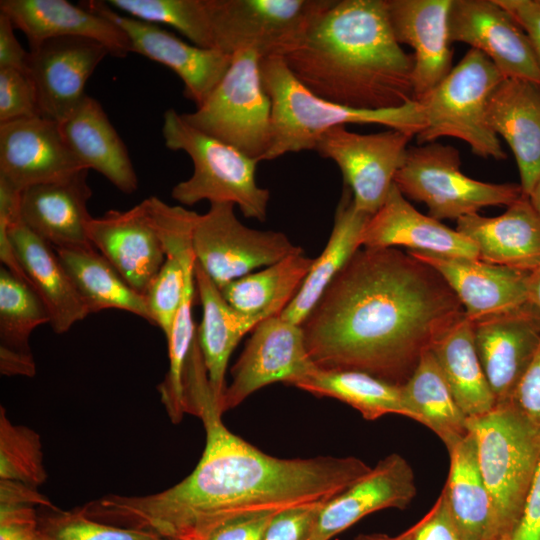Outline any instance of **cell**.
<instances>
[{"mask_svg":"<svg viewBox=\"0 0 540 540\" xmlns=\"http://www.w3.org/2000/svg\"><path fill=\"white\" fill-rule=\"evenodd\" d=\"M81 169L58 122L37 115L0 124V181L15 191Z\"/></svg>","mask_w":540,"mask_h":540,"instance_id":"e0dca14e","label":"cell"},{"mask_svg":"<svg viewBox=\"0 0 540 540\" xmlns=\"http://www.w3.org/2000/svg\"><path fill=\"white\" fill-rule=\"evenodd\" d=\"M184 385L186 410L202 419L206 432L197 466L162 492L98 499L95 512L100 520L180 540L242 516L327 502L371 469L354 456L268 455L226 428L202 361L188 365Z\"/></svg>","mask_w":540,"mask_h":540,"instance_id":"6da1fadb","label":"cell"},{"mask_svg":"<svg viewBox=\"0 0 540 540\" xmlns=\"http://www.w3.org/2000/svg\"><path fill=\"white\" fill-rule=\"evenodd\" d=\"M47 540H168L150 531L120 527L92 519L79 509H53L39 516Z\"/></svg>","mask_w":540,"mask_h":540,"instance_id":"60d3db41","label":"cell"},{"mask_svg":"<svg viewBox=\"0 0 540 540\" xmlns=\"http://www.w3.org/2000/svg\"><path fill=\"white\" fill-rule=\"evenodd\" d=\"M55 251L89 314L119 309L152 324L145 297L134 290L95 248Z\"/></svg>","mask_w":540,"mask_h":540,"instance_id":"d590c367","label":"cell"},{"mask_svg":"<svg viewBox=\"0 0 540 540\" xmlns=\"http://www.w3.org/2000/svg\"><path fill=\"white\" fill-rule=\"evenodd\" d=\"M430 350L455 401L468 419L480 417L496 407V399L477 354L473 321L465 313Z\"/></svg>","mask_w":540,"mask_h":540,"instance_id":"d6a6232c","label":"cell"},{"mask_svg":"<svg viewBox=\"0 0 540 540\" xmlns=\"http://www.w3.org/2000/svg\"><path fill=\"white\" fill-rule=\"evenodd\" d=\"M0 504L35 506L41 505L54 509L52 503L37 491V488L26 484L0 480Z\"/></svg>","mask_w":540,"mask_h":540,"instance_id":"816d5d0a","label":"cell"},{"mask_svg":"<svg viewBox=\"0 0 540 540\" xmlns=\"http://www.w3.org/2000/svg\"><path fill=\"white\" fill-rule=\"evenodd\" d=\"M505 79L481 52L470 48L450 73L417 101L425 118L416 135L419 144L441 137L466 142L481 158L506 159L507 154L487 119L490 97Z\"/></svg>","mask_w":540,"mask_h":540,"instance_id":"52a82bcc","label":"cell"},{"mask_svg":"<svg viewBox=\"0 0 540 540\" xmlns=\"http://www.w3.org/2000/svg\"><path fill=\"white\" fill-rule=\"evenodd\" d=\"M59 126L82 168L97 171L124 193L137 189L138 178L127 148L97 100L86 95Z\"/></svg>","mask_w":540,"mask_h":540,"instance_id":"f1b7e54d","label":"cell"},{"mask_svg":"<svg viewBox=\"0 0 540 540\" xmlns=\"http://www.w3.org/2000/svg\"><path fill=\"white\" fill-rule=\"evenodd\" d=\"M362 246L366 248L407 247L443 256L479 259L475 244L456 229L416 210L392 185L380 209L368 220Z\"/></svg>","mask_w":540,"mask_h":540,"instance_id":"d4e9b609","label":"cell"},{"mask_svg":"<svg viewBox=\"0 0 540 540\" xmlns=\"http://www.w3.org/2000/svg\"><path fill=\"white\" fill-rule=\"evenodd\" d=\"M413 137L396 129L361 134L336 126L319 138L314 150L337 164L357 210L372 216L394 184Z\"/></svg>","mask_w":540,"mask_h":540,"instance_id":"7c38bea8","label":"cell"},{"mask_svg":"<svg viewBox=\"0 0 540 540\" xmlns=\"http://www.w3.org/2000/svg\"><path fill=\"white\" fill-rule=\"evenodd\" d=\"M453 0H386L397 42L413 49V96L417 100L452 70L449 14Z\"/></svg>","mask_w":540,"mask_h":540,"instance_id":"7402d4cb","label":"cell"},{"mask_svg":"<svg viewBox=\"0 0 540 540\" xmlns=\"http://www.w3.org/2000/svg\"><path fill=\"white\" fill-rule=\"evenodd\" d=\"M487 119L512 150L529 197L540 178V84L505 78L490 97Z\"/></svg>","mask_w":540,"mask_h":540,"instance_id":"83f0119b","label":"cell"},{"mask_svg":"<svg viewBox=\"0 0 540 540\" xmlns=\"http://www.w3.org/2000/svg\"><path fill=\"white\" fill-rule=\"evenodd\" d=\"M260 71L271 100L273 121L272 144L264 160L314 150L319 138L336 126L378 124L414 136L425 127L421 107L415 100L389 109H356L312 93L295 78L282 57L261 58Z\"/></svg>","mask_w":540,"mask_h":540,"instance_id":"277c9868","label":"cell"},{"mask_svg":"<svg viewBox=\"0 0 540 540\" xmlns=\"http://www.w3.org/2000/svg\"><path fill=\"white\" fill-rule=\"evenodd\" d=\"M195 284L203 311L201 324L196 331L197 341L212 394L222 409L228 360L242 337L263 320L230 306L218 286L197 262Z\"/></svg>","mask_w":540,"mask_h":540,"instance_id":"f546056e","label":"cell"},{"mask_svg":"<svg viewBox=\"0 0 540 540\" xmlns=\"http://www.w3.org/2000/svg\"><path fill=\"white\" fill-rule=\"evenodd\" d=\"M334 0H206L214 49L233 55L255 51L260 58L284 57Z\"/></svg>","mask_w":540,"mask_h":540,"instance_id":"30bf717a","label":"cell"},{"mask_svg":"<svg viewBox=\"0 0 540 540\" xmlns=\"http://www.w3.org/2000/svg\"><path fill=\"white\" fill-rule=\"evenodd\" d=\"M401 387L408 418L433 431L447 450L470 433L469 419L455 401L431 350L423 354Z\"/></svg>","mask_w":540,"mask_h":540,"instance_id":"e575fe53","label":"cell"},{"mask_svg":"<svg viewBox=\"0 0 540 540\" xmlns=\"http://www.w3.org/2000/svg\"><path fill=\"white\" fill-rule=\"evenodd\" d=\"M370 217L357 210L351 190L344 186L328 242L314 259L294 298L281 312L282 318L302 324L331 281L362 246V234Z\"/></svg>","mask_w":540,"mask_h":540,"instance_id":"4dcf8cb0","label":"cell"},{"mask_svg":"<svg viewBox=\"0 0 540 540\" xmlns=\"http://www.w3.org/2000/svg\"><path fill=\"white\" fill-rule=\"evenodd\" d=\"M162 135L165 146L184 151L194 167L190 178L172 188L174 200L188 206L202 200L228 202L247 218L266 219L270 192L257 185V159L194 128L173 108L164 113Z\"/></svg>","mask_w":540,"mask_h":540,"instance_id":"5b68a950","label":"cell"},{"mask_svg":"<svg viewBox=\"0 0 540 540\" xmlns=\"http://www.w3.org/2000/svg\"><path fill=\"white\" fill-rule=\"evenodd\" d=\"M192 248L196 262L218 288L254 269L303 252L282 232L243 225L234 213V204L228 202L210 203L205 214H197Z\"/></svg>","mask_w":540,"mask_h":540,"instance_id":"8fae6325","label":"cell"},{"mask_svg":"<svg viewBox=\"0 0 540 540\" xmlns=\"http://www.w3.org/2000/svg\"><path fill=\"white\" fill-rule=\"evenodd\" d=\"M317 367L306 349L300 325L279 315L261 321L231 369L223 412L237 407L260 388L276 382L295 386Z\"/></svg>","mask_w":540,"mask_h":540,"instance_id":"4fadbf2b","label":"cell"},{"mask_svg":"<svg viewBox=\"0 0 540 540\" xmlns=\"http://www.w3.org/2000/svg\"><path fill=\"white\" fill-rule=\"evenodd\" d=\"M42 445L32 429L15 425L0 408V480L37 488L46 481Z\"/></svg>","mask_w":540,"mask_h":540,"instance_id":"ab89813d","label":"cell"},{"mask_svg":"<svg viewBox=\"0 0 540 540\" xmlns=\"http://www.w3.org/2000/svg\"><path fill=\"white\" fill-rule=\"evenodd\" d=\"M459 151L439 142L407 149L394 183L409 199L423 202L436 220L476 214L489 206H509L522 195L520 184L487 183L472 179L460 170Z\"/></svg>","mask_w":540,"mask_h":540,"instance_id":"9c48e42d","label":"cell"},{"mask_svg":"<svg viewBox=\"0 0 540 540\" xmlns=\"http://www.w3.org/2000/svg\"><path fill=\"white\" fill-rule=\"evenodd\" d=\"M526 34L540 67V0H495Z\"/></svg>","mask_w":540,"mask_h":540,"instance_id":"c3c4849f","label":"cell"},{"mask_svg":"<svg viewBox=\"0 0 540 540\" xmlns=\"http://www.w3.org/2000/svg\"><path fill=\"white\" fill-rule=\"evenodd\" d=\"M483 371L496 399L506 404L540 345V315L530 303L473 321Z\"/></svg>","mask_w":540,"mask_h":540,"instance_id":"d6986e66","label":"cell"},{"mask_svg":"<svg viewBox=\"0 0 540 540\" xmlns=\"http://www.w3.org/2000/svg\"><path fill=\"white\" fill-rule=\"evenodd\" d=\"M464 313L428 264L396 248L358 249L300 325L310 359L400 385Z\"/></svg>","mask_w":540,"mask_h":540,"instance_id":"7a4b0ae2","label":"cell"},{"mask_svg":"<svg viewBox=\"0 0 540 540\" xmlns=\"http://www.w3.org/2000/svg\"><path fill=\"white\" fill-rule=\"evenodd\" d=\"M14 29L10 18L0 12V69H25L28 52L17 40Z\"/></svg>","mask_w":540,"mask_h":540,"instance_id":"f907efd6","label":"cell"},{"mask_svg":"<svg viewBox=\"0 0 540 540\" xmlns=\"http://www.w3.org/2000/svg\"><path fill=\"white\" fill-rule=\"evenodd\" d=\"M540 432V345L506 404Z\"/></svg>","mask_w":540,"mask_h":540,"instance_id":"bcb514c9","label":"cell"},{"mask_svg":"<svg viewBox=\"0 0 540 540\" xmlns=\"http://www.w3.org/2000/svg\"><path fill=\"white\" fill-rule=\"evenodd\" d=\"M168 540H173V539H168Z\"/></svg>","mask_w":540,"mask_h":540,"instance_id":"9f6ffc18","label":"cell"},{"mask_svg":"<svg viewBox=\"0 0 540 540\" xmlns=\"http://www.w3.org/2000/svg\"><path fill=\"white\" fill-rule=\"evenodd\" d=\"M353 540H390V536L383 533L359 534Z\"/></svg>","mask_w":540,"mask_h":540,"instance_id":"11a10c76","label":"cell"},{"mask_svg":"<svg viewBox=\"0 0 540 540\" xmlns=\"http://www.w3.org/2000/svg\"><path fill=\"white\" fill-rule=\"evenodd\" d=\"M109 54L101 43L83 37H59L30 48L25 70L37 95L40 116L63 121L82 102L86 83Z\"/></svg>","mask_w":540,"mask_h":540,"instance_id":"9a60e30c","label":"cell"},{"mask_svg":"<svg viewBox=\"0 0 540 540\" xmlns=\"http://www.w3.org/2000/svg\"><path fill=\"white\" fill-rule=\"evenodd\" d=\"M112 9L150 23L178 30L192 44L214 49V37L206 0H107Z\"/></svg>","mask_w":540,"mask_h":540,"instance_id":"f35d334b","label":"cell"},{"mask_svg":"<svg viewBox=\"0 0 540 540\" xmlns=\"http://www.w3.org/2000/svg\"><path fill=\"white\" fill-rule=\"evenodd\" d=\"M313 261L303 252L293 254L219 289L234 309L264 320L281 314L300 289Z\"/></svg>","mask_w":540,"mask_h":540,"instance_id":"8d00e7d4","label":"cell"},{"mask_svg":"<svg viewBox=\"0 0 540 540\" xmlns=\"http://www.w3.org/2000/svg\"><path fill=\"white\" fill-rule=\"evenodd\" d=\"M450 467L443 488L461 540H497L492 502L470 432L448 449Z\"/></svg>","mask_w":540,"mask_h":540,"instance_id":"836d02e7","label":"cell"},{"mask_svg":"<svg viewBox=\"0 0 540 540\" xmlns=\"http://www.w3.org/2000/svg\"><path fill=\"white\" fill-rule=\"evenodd\" d=\"M50 322V315L28 282L5 266L0 268V371L32 377L35 361L29 345L32 331Z\"/></svg>","mask_w":540,"mask_h":540,"instance_id":"1f68e13d","label":"cell"},{"mask_svg":"<svg viewBox=\"0 0 540 540\" xmlns=\"http://www.w3.org/2000/svg\"><path fill=\"white\" fill-rule=\"evenodd\" d=\"M531 204L540 215V178L535 184L531 194L529 195Z\"/></svg>","mask_w":540,"mask_h":540,"instance_id":"db71d44e","label":"cell"},{"mask_svg":"<svg viewBox=\"0 0 540 540\" xmlns=\"http://www.w3.org/2000/svg\"><path fill=\"white\" fill-rule=\"evenodd\" d=\"M295 387L318 397L338 399L358 410L366 420L387 414L408 417L402 387L365 372L317 367Z\"/></svg>","mask_w":540,"mask_h":540,"instance_id":"74e56055","label":"cell"},{"mask_svg":"<svg viewBox=\"0 0 540 540\" xmlns=\"http://www.w3.org/2000/svg\"><path fill=\"white\" fill-rule=\"evenodd\" d=\"M416 494L411 465L400 454H389L323 504L308 540H330L366 515L382 509H406Z\"/></svg>","mask_w":540,"mask_h":540,"instance_id":"44dd1931","label":"cell"},{"mask_svg":"<svg viewBox=\"0 0 540 540\" xmlns=\"http://www.w3.org/2000/svg\"><path fill=\"white\" fill-rule=\"evenodd\" d=\"M83 7L115 23L127 36L131 52L171 69L184 84V95L201 106L227 72L232 55L189 44L157 24L112 9L105 1L81 2Z\"/></svg>","mask_w":540,"mask_h":540,"instance_id":"5bb4252c","label":"cell"},{"mask_svg":"<svg viewBox=\"0 0 540 540\" xmlns=\"http://www.w3.org/2000/svg\"><path fill=\"white\" fill-rule=\"evenodd\" d=\"M489 491L497 540H509L523 512L540 456V432L507 405L469 419Z\"/></svg>","mask_w":540,"mask_h":540,"instance_id":"8992f818","label":"cell"},{"mask_svg":"<svg viewBox=\"0 0 540 540\" xmlns=\"http://www.w3.org/2000/svg\"><path fill=\"white\" fill-rule=\"evenodd\" d=\"M87 231L92 246L144 296L166 259L148 200L125 211L109 210L102 217H92Z\"/></svg>","mask_w":540,"mask_h":540,"instance_id":"ac0fdd59","label":"cell"},{"mask_svg":"<svg viewBox=\"0 0 540 540\" xmlns=\"http://www.w3.org/2000/svg\"><path fill=\"white\" fill-rule=\"evenodd\" d=\"M260 60L252 50L234 53L227 72L205 102L194 112L181 114L194 128L259 162L273 139L272 104L263 85Z\"/></svg>","mask_w":540,"mask_h":540,"instance_id":"ba28073f","label":"cell"},{"mask_svg":"<svg viewBox=\"0 0 540 540\" xmlns=\"http://www.w3.org/2000/svg\"><path fill=\"white\" fill-rule=\"evenodd\" d=\"M509 540H540V456L522 515Z\"/></svg>","mask_w":540,"mask_h":540,"instance_id":"681fc988","label":"cell"},{"mask_svg":"<svg viewBox=\"0 0 540 540\" xmlns=\"http://www.w3.org/2000/svg\"><path fill=\"white\" fill-rule=\"evenodd\" d=\"M0 12L25 34L30 48L48 39L83 37L101 43L115 57L131 52L126 34L115 23L80 4L65 0H1Z\"/></svg>","mask_w":540,"mask_h":540,"instance_id":"484cf974","label":"cell"},{"mask_svg":"<svg viewBox=\"0 0 540 540\" xmlns=\"http://www.w3.org/2000/svg\"><path fill=\"white\" fill-rule=\"evenodd\" d=\"M0 540H47L35 508L0 504Z\"/></svg>","mask_w":540,"mask_h":540,"instance_id":"7dc6e473","label":"cell"},{"mask_svg":"<svg viewBox=\"0 0 540 540\" xmlns=\"http://www.w3.org/2000/svg\"><path fill=\"white\" fill-rule=\"evenodd\" d=\"M37 115L36 90L26 70L0 69V124Z\"/></svg>","mask_w":540,"mask_h":540,"instance_id":"b9f144b4","label":"cell"},{"mask_svg":"<svg viewBox=\"0 0 540 540\" xmlns=\"http://www.w3.org/2000/svg\"><path fill=\"white\" fill-rule=\"evenodd\" d=\"M390 540H461L444 492L419 522Z\"/></svg>","mask_w":540,"mask_h":540,"instance_id":"ee69618b","label":"cell"},{"mask_svg":"<svg viewBox=\"0 0 540 540\" xmlns=\"http://www.w3.org/2000/svg\"><path fill=\"white\" fill-rule=\"evenodd\" d=\"M456 230L475 244L482 261L526 271L540 266V215L524 194L500 216L461 217Z\"/></svg>","mask_w":540,"mask_h":540,"instance_id":"4316f807","label":"cell"},{"mask_svg":"<svg viewBox=\"0 0 540 540\" xmlns=\"http://www.w3.org/2000/svg\"><path fill=\"white\" fill-rule=\"evenodd\" d=\"M283 59L308 90L336 104L381 110L414 100L413 54L395 39L386 0H334Z\"/></svg>","mask_w":540,"mask_h":540,"instance_id":"3957f363","label":"cell"},{"mask_svg":"<svg viewBox=\"0 0 540 540\" xmlns=\"http://www.w3.org/2000/svg\"><path fill=\"white\" fill-rule=\"evenodd\" d=\"M88 171L27 187L20 194V220L55 250L94 248L87 231L92 218L87 209L92 196Z\"/></svg>","mask_w":540,"mask_h":540,"instance_id":"603a6c76","label":"cell"},{"mask_svg":"<svg viewBox=\"0 0 540 540\" xmlns=\"http://www.w3.org/2000/svg\"><path fill=\"white\" fill-rule=\"evenodd\" d=\"M0 240L9 242L26 281L45 304L56 334L65 333L89 314L56 251L20 217L0 222Z\"/></svg>","mask_w":540,"mask_h":540,"instance_id":"cb8c5ba5","label":"cell"},{"mask_svg":"<svg viewBox=\"0 0 540 540\" xmlns=\"http://www.w3.org/2000/svg\"><path fill=\"white\" fill-rule=\"evenodd\" d=\"M407 252L443 277L471 321L506 313L529 303L528 280L531 271L480 259Z\"/></svg>","mask_w":540,"mask_h":540,"instance_id":"ffe728a7","label":"cell"},{"mask_svg":"<svg viewBox=\"0 0 540 540\" xmlns=\"http://www.w3.org/2000/svg\"><path fill=\"white\" fill-rule=\"evenodd\" d=\"M449 32L452 42L483 53L505 78L540 84V67L526 34L495 0H453Z\"/></svg>","mask_w":540,"mask_h":540,"instance_id":"2e32d148","label":"cell"},{"mask_svg":"<svg viewBox=\"0 0 540 540\" xmlns=\"http://www.w3.org/2000/svg\"><path fill=\"white\" fill-rule=\"evenodd\" d=\"M528 302L534 306L540 315V266L530 272Z\"/></svg>","mask_w":540,"mask_h":540,"instance_id":"f5cc1de1","label":"cell"},{"mask_svg":"<svg viewBox=\"0 0 540 540\" xmlns=\"http://www.w3.org/2000/svg\"><path fill=\"white\" fill-rule=\"evenodd\" d=\"M277 513L242 516L191 533L180 540H262L268 524Z\"/></svg>","mask_w":540,"mask_h":540,"instance_id":"f6af8a7d","label":"cell"},{"mask_svg":"<svg viewBox=\"0 0 540 540\" xmlns=\"http://www.w3.org/2000/svg\"><path fill=\"white\" fill-rule=\"evenodd\" d=\"M324 503L301 505L278 512L268 524L262 540H308Z\"/></svg>","mask_w":540,"mask_h":540,"instance_id":"7bdbcfd3","label":"cell"}]
</instances>
